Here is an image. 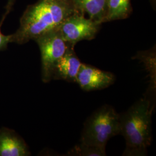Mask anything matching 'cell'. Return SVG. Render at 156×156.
<instances>
[{
	"label": "cell",
	"instance_id": "obj_6",
	"mask_svg": "<svg viewBox=\"0 0 156 156\" xmlns=\"http://www.w3.org/2000/svg\"><path fill=\"white\" fill-rule=\"evenodd\" d=\"M114 75L86 64H82L76 79L79 87L86 91L104 89L115 82Z\"/></svg>",
	"mask_w": 156,
	"mask_h": 156
},
{
	"label": "cell",
	"instance_id": "obj_13",
	"mask_svg": "<svg viewBox=\"0 0 156 156\" xmlns=\"http://www.w3.org/2000/svg\"><path fill=\"white\" fill-rule=\"evenodd\" d=\"M4 19V18H3L0 24V51L6 49L8 44L11 43V35H5L1 32V27Z\"/></svg>",
	"mask_w": 156,
	"mask_h": 156
},
{
	"label": "cell",
	"instance_id": "obj_12",
	"mask_svg": "<svg viewBox=\"0 0 156 156\" xmlns=\"http://www.w3.org/2000/svg\"><path fill=\"white\" fill-rule=\"evenodd\" d=\"M68 156H106L105 148L90 146L82 143L75 145L67 153Z\"/></svg>",
	"mask_w": 156,
	"mask_h": 156
},
{
	"label": "cell",
	"instance_id": "obj_7",
	"mask_svg": "<svg viewBox=\"0 0 156 156\" xmlns=\"http://www.w3.org/2000/svg\"><path fill=\"white\" fill-rule=\"evenodd\" d=\"M73 45H70L62 58L56 63L52 75V79L63 80L76 82L82 62L74 50Z\"/></svg>",
	"mask_w": 156,
	"mask_h": 156
},
{
	"label": "cell",
	"instance_id": "obj_11",
	"mask_svg": "<svg viewBox=\"0 0 156 156\" xmlns=\"http://www.w3.org/2000/svg\"><path fill=\"white\" fill-rule=\"evenodd\" d=\"M136 59L143 62L151 76V86L155 88L156 86V51L151 50L140 51L135 56Z\"/></svg>",
	"mask_w": 156,
	"mask_h": 156
},
{
	"label": "cell",
	"instance_id": "obj_4",
	"mask_svg": "<svg viewBox=\"0 0 156 156\" xmlns=\"http://www.w3.org/2000/svg\"><path fill=\"white\" fill-rule=\"evenodd\" d=\"M39 46L41 55L42 80L48 83L52 80L55 66L71 44L62 38L57 30L50 31L34 40Z\"/></svg>",
	"mask_w": 156,
	"mask_h": 156
},
{
	"label": "cell",
	"instance_id": "obj_1",
	"mask_svg": "<svg viewBox=\"0 0 156 156\" xmlns=\"http://www.w3.org/2000/svg\"><path fill=\"white\" fill-rule=\"evenodd\" d=\"M75 11L70 0H38L27 6L11 42L24 44L56 30Z\"/></svg>",
	"mask_w": 156,
	"mask_h": 156
},
{
	"label": "cell",
	"instance_id": "obj_2",
	"mask_svg": "<svg viewBox=\"0 0 156 156\" xmlns=\"http://www.w3.org/2000/svg\"><path fill=\"white\" fill-rule=\"evenodd\" d=\"M150 101H138L120 116V133L124 137L126 147L123 156H145L151 142V115Z\"/></svg>",
	"mask_w": 156,
	"mask_h": 156
},
{
	"label": "cell",
	"instance_id": "obj_3",
	"mask_svg": "<svg viewBox=\"0 0 156 156\" xmlns=\"http://www.w3.org/2000/svg\"><path fill=\"white\" fill-rule=\"evenodd\" d=\"M120 133V116L113 107L104 105L86 120L80 143L105 148L108 141Z\"/></svg>",
	"mask_w": 156,
	"mask_h": 156
},
{
	"label": "cell",
	"instance_id": "obj_10",
	"mask_svg": "<svg viewBox=\"0 0 156 156\" xmlns=\"http://www.w3.org/2000/svg\"><path fill=\"white\" fill-rule=\"evenodd\" d=\"M131 11L130 0H108L105 22L126 19Z\"/></svg>",
	"mask_w": 156,
	"mask_h": 156
},
{
	"label": "cell",
	"instance_id": "obj_9",
	"mask_svg": "<svg viewBox=\"0 0 156 156\" xmlns=\"http://www.w3.org/2000/svg\"><path fill=\"white\" fill-rule=\"evenodd\" d=\"M75 11L87 14L89 18L101 24L105 23L108 0H70Z\"/></svg>",
	"mask_w": 156,
	"mask_h": 156
},
{
	"label": "cell",
	"instance_id": "obj_5",
	"mask_svg": "<svg viewBox=\"0 0 156 156\" xmlns=\"http://www.w3.org/2000/svg\"><path fill=\"white\" fill-rule=\"evenodd\" d=\"M100 26V24L76 11L66 18L56 30L66 42L75 46L80 41L94 39Z\"/></svg>",
	"mask_w": 156,
	"mask_h": 156
},
{
	"label": "cell",
	"instance_id": "obj_8",
	"mask_svg": "<svg viewBox=\"0 0 156 156\" xmlns=\"http://www.w3.org/2000/svg\"><path fill=\"white\" fill-rule=\"evenodd\" d=\"M31 153L24 140L14 130L0 129V156H28Z\"/></svg>",
	"mask_w": 156,
	"mask_h": 156
}]
</instances>
